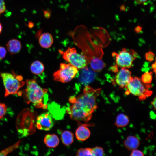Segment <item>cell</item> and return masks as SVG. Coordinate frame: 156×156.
Returning a JSON list of instances; mask_svg holds the SVG:
<instances>
[{
  "label": "cell",
  "instance_id": "6da1fadb",
  "mask_svg": "<svg viewBox=\"0 0 156 156\" xmlns=\"http://www.w3.org/2000/svg\"><path fill=\"white\" fill-rule=\"evenodd\" d=\"M100 92V89L86 86L81 94L77 97L71 98L69 101L72 104L66 110L70 118L78 122H88L97 108L96 98Z\"/></svg>",
  "mask_w": 156,
  "mask_h": 156
},
{
  "label": "cell",
  "instance_id": "7a4b0ae2",
  "mask_svg": "<svg viewBox=\"0 0 156 156\" xmlns=\"http://www.w3.org/2000/svg\"><path fill=\"white\" fill-rule=\"evenodd\" d=\"M26 87L24 92L26 102L31 103L36 108L46 109L47 107V99L45 96L48 89L41 88L34 79L26 81Z\"/></svg>",
  "mask_w": 156,
  "mask_h": 156
},
{
  "label": "cell",
  "instance_id": "3957f363",
  "mask_svg": "<svg viewBox=\"0 0 156 156\" xmlns=\"http://www.w3.org/2000/svg\"><path fill=\"white\" fill-rule=\"evenodd\" d=\"M151 87L150 84L144 83L141 78L133 77L126 88L125 94L128 95L131 93L138 97L140 100L143 101L151 95L152 92L149 90Z\"/></svg>",
  "mask_w": 156,
  "mask_h": 156
},
{
  "label": "cell",
  "instance_id": "277c9868",
  "mask_svg": "<svg viewBox=\"0 0 156 156\" xmlns=\"http://www.w3.org/2000/svg\"><path fill=\"white\" fill-rule=\"evenodd\" d=\"M1 77L5 88V96L17 93L19 90L25 84L21 75H17L13 71L12 73H1Z\"/></svg>",
  "mask_w": 156,
  "mask_h": 156
},
{
  "label": "cell",
  "instance_id": "5b68a950",
  "mask_svg": "<svg viewBox=\"0 0 156 156\" xmlns=\"http://www.w3.org/2000/svg\"><path fill=\"white\" fill-rule=\"evenodd\" d=\"M63 58L74 66L79 69L87 67L88 61L85 56L78 53L74 47H70L65 51L59 50Z\"/></svg>",
  "mask_w": 156,
  "mask_h": 156
},
{
  "label": "cell",
  "instance_id": "8992f818",
  "mask_svg": "<svg viewBox=\"0 0 156 156\" xmlns=\"http://www.w3.org/2000/svg\"><path fill=\"white\" fill-rule=\"evenodd\" d=\"M78 72V69L70 64L62 63L53 76L54 81L65 83L70 81Z\"/></svg>",
  "mask_w": 156,
  "mask_h": 156
},
{
  "label": "cell",
  "instance_id": "52a82bcc",
  "mask_svg": "<svg viewBox=\"0 0 156 156\" xmlns=\"http://www.w3.org/2000/svg\"><path fill=\"white\" fill-rule=\"evenodd\" d=\"M112 54L116 57V65L121 68H126L132 66L133 61L137 55L134 50L128 51L125 48H123L118 53H114Z\"/></svg>",
  "mask_w": 156,
  "mask_h": 156
},
{
  "label": "cell",
  "instance_id": "ba28073f",
  "mask_svg": "<svg viewBox=\"0 0 156 156\" xmlns=\"http://www.w3.org/2000/svg\"><path fill=\"white\" fill-rule=\"evenodd\" d=\"M53 125L52 117L48 112L43 113L37 117L36 126L40 130L48 131Z\"/></svg>",
  "mask_w": 156,
  "mask_h": 156
},
{
  "label": "cell",
  "instance_id": "9c48e42d",
  "mask_svg": "<svg viewBox=\"0 0 156 156\" xmlns=\"http://www.w3.org/2000/svg\"><path fill=\"white\" fill-rule=\"evenodd\" d=\"M132 73L128 69L121 68L116 74L115 81L120 88H126L128 83L133 77Z\"/></svg>",
  "mask_w": 156,
  "mask_h": 156
},
{
  "label": "cell",
  "instance_id": "30bf717a",
  "mask_svg": "<svg viewBox=\"0 0 156 156\" xmlns=\"http://www.w3.org/2000/svg\"><path fill=\"white\" fill-rule=\"evenodd\" d=\"M140 141L136 137L133 135L128 136L123 142V145L128 150L133 151L139 146Z\"/></svg>",
  "mask_w": 156,
  "mask_h": 156
},
{
  "label": "cell",
  "instance_id": "8fae6325",
  "mask_svg": "<svg viewBox=\"0 0 156 156\" xmlns=\"http://www.w3.org/2000/svg\"><path fill=\"white\" fill-rule=\"evenodd\" d=\"M53 42V37L49 33H44L41 34L39 38V43L40 46L44 48L50 47Z\"/></svg>",
  "mask_w": 156,
  "mask_h": 156
},
{
  "label": "cell",
  "instance_id": "7c38bea8",
  "mask_svg": "<svg viewBox=\"0 0 156 156\" xmlns=\"http://www.w3.org/2000/svg\"><path fill=\"white\" fill-rule=\"evenodd\" d=\"M90 135L88 128L84 125L79 126L76 129L75 135L77 139L80 141H84L88 139Z\"/></svg>",
  "mask_w": 156,
  "mask_h": 156
},
{
  "label": "cell",
  "instance_id": "4fadbf2b",
  "mask_svg": "<svg viewBox=\"0 0 156 156\" xmlns=\"http://www.w3.org/2000/svg\"><path fill=\"white\" fill-rule=\"evenodd\" d=\"M7 49L11 55L18 53L21 48V44L19 41L16 39L10 40L7 44Z\"/></svg>",
  "mask_w": 156,
  "mask_h": 156
},
{
  "label": "cell",
  "instance_id": "5bb4252c",
  "mask_svg": "<svg viewBox=\"0 0 156 156\" xmlns=\"http://www.w3.org/2000/svg\"><path fill=\"white\" fill-rule=\"evenodd\" d=\"M44 141L47 147L52 148L56 147L59 143L58 137L54 134L47 135L44 138Z\"/></svg>",
  "mask_w": 156,
  "mask_h": 156
},
{
  "label": "cell",
  "instance_id": "9a60e30c",
  "mask_svg": "<svg viewBox=\"0 0 156 156\" xmlns=\"http://www.w3.org/2000/svg\"><path fill=\"white\" fill-rule=\"evenodd\" d=\"M31 72L36 75H40L44 71V66L43 64L38 60L34 61L30 66Z\"/></svg>",
  "mask_w": 156,
  "mask_h": 156
},
{
  "label": "cell",
  "instance_id": "2e32d148",
  "mask_svg": "<svg viewBox=\"0 0 156 156\" xmlns=\"http://www.w3.org/2000/svg\"><path fill=\"white\" fill-rule=\"evenodd\" d=\"M129 122L128 116L123 113H120L117 116L114 125L118 128L125 127L127 125Z\"/></svg>",
  "mask_w": 156,
  "mask_h": 156
},
{
  "label": "cell",
  "instance_id": "e0dca14e",
  "mask_svg": "<svg viewBox=\"0 0 156 156\" xmlns=\"http://www.w3.org/2000/svg\"><path fill=\"white\" fill-rule=\"evenodd\" d=\"M74 135L68 131H64L61 135V139L62 143L66 146H69L73 142Z\"/></svg>",
  "mask_w": 156,
  "mask_h": 156
},
{
  "label": "cell",
  "instance_id": "ac0fdd59",
  "mask_svg": "<svg viewBox=\"0 0 156 156\" xmlns=\"http://www.w3.org/2000/svg\"><path fill=\"white\" fill-rule=\"evenodd\" d=\"M92 69L95 71H100L104 67L105 65L103 61L100 59L95 57L90 62Z\"/></svg>",
  "mask_w": 156,
  "mask_h": 156
},
{
  "label": "cell",
  "instance_id": "d6986e66",
  "mask_svg": "<svg viewBox=\"0 0 156 156\" xmlns=\"http://www.w3.org/2000/svg\"><path fill=\"white\" fill-rule=\"evenodd\" d=\"M20 142V141L19 140L14 144L0 152V156H5L11 152L18 147Z\"/></svg>",
  "mask_w": 156,
  "mask_h": 156
},
{
  "label": "cell",
  "instance_id": "ffe728a7",
  "mask_svg": "<svg viewBox=\"0 0 156 156\" xmlns=\"http://www.w3.org/2000/svg\"><path fill=\"white\" fill-rule=\"evenodd\" d=\"M76 155L78 156H92V148H80L77 150Z\"/></svg>",
  "mask_w": 156,
  "mask_h": 156
},
{
  "label": "cell",
  "instance_id": "44dd1931",
  "mask_svg": "<svg viewBox=\"0 0 156 156\" xmlns=\"http://www.w3.org/2000/svg\"><path fill=\"white\" fill-rule=\"evenodd\" d=\"M152 73L151 72H146L142 75L141 79L142 81L145 84H150L152 79Z\"/></svg>",
  "mask_w": 156,
  "mask_h": 156
},
{
  "label": "cell",
  "instance_id": "7402d4cb",
  "mask_svg": "<svg viewBox=\"0 0 156 156\" xmlns=\"http://www.w3.org/2000/svg\"><path fill=\"white\" fill-rule=\"evenodd\" d=\"M92 156H103L104 155V151L103 149L100 147L96 146L92 148Z\"/></svg>",
  "mask_w": 156,
  "mask_h": 156
},
{
  "label": "cell",
  "instance_id": "603a6c76",
  "mask_svg": "<svg viewBox=\"0 0 156 156\" xmlns=\"http://www.w3.org/2000/svg\"><path fill=\"white\" fill-rule=\"evenodd\" d=\"M7 110V107L4 103H0V119L2 118L6 113Z\"/></svg>",
  "mask_w": 156,
  "mask_h": 156
},
{
  "label": "cell",
  "instance_id": "cb8c5ba5",
  "mask_svg": "<svg viewBox=\"0 0 156 156\" xmlns=\"http://www.w3.org/2000/svg\"><path fill=\"white\" fill-rule=\"evenodd\" d=\"M145 56L147 60L151 62L154 60V54L152 52L149 51L146 53Z\"/></svg>",
  "mask_w": 156,
  "mask_h": 156
},
{
  "label": "cell",
  "instance_id": "d4e9b609",
  "mask_svg": "<svg viewBox=\"0 0 156 156\" xmlns=\"http://www.w3.org/2000/svg\"><path fill=\"white\" fill-rule=\"evenodd\" d=\"M130 155L131 156H143L144 155L141 151L135 149L132 151Z\"/></svg>",
  "mask_w": 156,
  "mask_h": 156
},
{
  "label": "cell",
  "instance_id": "484cf974",
  "mask_svg": "<svg viewBox=\"0 0 156 156\" xmlns=\"http://www.w3.org/2000/svg\"><path fill=\"white\" fill-rule=\"evenodd\" d=\"M6 54V51L3 47L0 46V60L3 59Z\"/></svg>",
  "mask_w": 156,
  "mask_h": 156
},
{
  "label": "cell",
  "instance_id": "4316f807",
  "mask_svg": "<svg viewBox=\"0 0 156 156\" xmlns=\"http://www.w3.org/2000/svg\"><path fill=\"white\" fill-rule=\"evenodd\" d=\"M6 10V7L4 0H0V16L1 14Z\"/></svg>",
  "mask_w": 156,
  "mask_h": 156
},
{
  "label": "cell",
  "instance_id": "83f0119b",
  "mask_svg": "<svg viewBox=\"0 0 156 156\" xmlns=\"http://www.w3.org/2000/svg\"><path fill=\"white\" fill-rule=\"evenodd\" d=\"M51 11L50 10H43L44 17L47 19L49 18L51 16Z\"/></svg>",
  "mask_w": 156,
  "mask_h": 156
},
{
  "label": "cell",
  "instance_id": "f1b7e54d",
  "mask_svg": "<svg viewBox=\"0 0 156 156\" xmlns=\"http://www.w3.org/2000/svg\"><path fill=\"white\" fill-rule=\"evenodd\" d=\"M134 31L137 33H140L142 31V27L140 25H138L135 27Z\"/></svg>",
  "mask_w": 156,
  "mask_h": 156
},
{
  "label": "cell",
  "instance_id": "f546056e",
  "mask_svg": "<svg viewBox=\"0 0 156 156\" xmlns=\"http://www.w3.org/2000/svg\"><path fill=\"white\" fill-rule=\"evenodd\" d=\"M148 0H134L135 3L137 4H140L144 3Z\"/></svg>",
  "mask_w": 156,
  "mask_h": 156
},
{
  "label": "cell",
  "instance_id": "4dcf8cb0",
  "mask_svg": "<svg viewBox=\"0 0 156 156\" xmlns=\"http://www.w3.org/2000/svg\"><path fill=\"white\" fill-rule=\"evenodd\" d=\"M156 97H155L154 98L153 100L151 102V104L153 106L155 110L156 109Z\"/></svg>",
  "mask_w": 156,
  "mask_h": 156
},
{
  "label": "cell",
  "instance_id": "1f68e13d",
  "mask_svg": "<svg viewBox=\"0 0 156 156\" xmlns=\"http://www.w3.org/2000/svg\"><path fill=\"white\" fill-rule=\"evenodd\" d=\"M111 70L112 71L115 72H116L118 71L117 66L116 65L112 66L111 68Z\"/></svg>",
  "mask_w": 156,
  "mask_h": 156
},
{
  "label": "cell",
  "instance_id": "d6a6232c",
  "mask_svg": "<svg viewBox=\"0 0 156 156\" xmlns=\"http://www.w3.org/2000/svg\"><path fill=\"white\" fill-rule=\"evenodd\" d=\"M27 26L29 28L31 29L34 26V23L31 21H29L28 23Z\"/></svg>",
  "mask_w": 156,
  "mask_h": 156
},
{
  "label": "cell",
  "instance_id": "836d02e7",
  "mask_svg": "<svg viewBox=\"0 0 156 156\" xmlns=\"http://www.w3.org/2000/svg\"><path fill=\"white\" fill-rule=\"evenodd\" d=\"M120 10L122 11H125L126 10V8L124 5H122L120 6Z\"/></svg>",
  "mask_w": 156,
  "mask_h": 156
},
{
  "label": "cell",
  "instance_id": "e575fe53",
  "mask_svg": "<svg viewBox=\"0 0 156 156\" xmlns=\"http://www.w3.org/2000/svg\"><path fill=\"white\" fill-rule=\"evenodd\" d=\"M152 68L153 69L154 72L155 73V70H156V64L155 62L154 63H153V64H152Z\"/></svg>",
  "mask_w": 156,
  "mask_h": 156
},
{
  "label": "cell",
  "instance_id": "d590c367",
  "mask_svg": "<svg viewBox=\"0 0 156 156\" xmlns=\"http://www.w3.org/2000/svg\"><path fill=\"white\" fill-rule=\"evenodd\" d=\"M41 29H40L37 32V33L36 34V36H38L39 37L40 36V35H41Z\"/></svg>",
  "mask_w": 156,
  "mask_h": 156
},
{
  "label": "cell",
  "instance_id": "8d00e7d4",
  "mask_svg": "<svg viewBox=\"0 0 156 156\" xmlns=\"http://www.w3.org/2000/svg\"><path fill=\"white\" fill-rule=\"evenodd\" d=\"M2 29V26L1 24L0 23V34L1 33Z\"/></svg>",
  "mask_w": 156,
  "mask_h": 156
}]
</instances>
